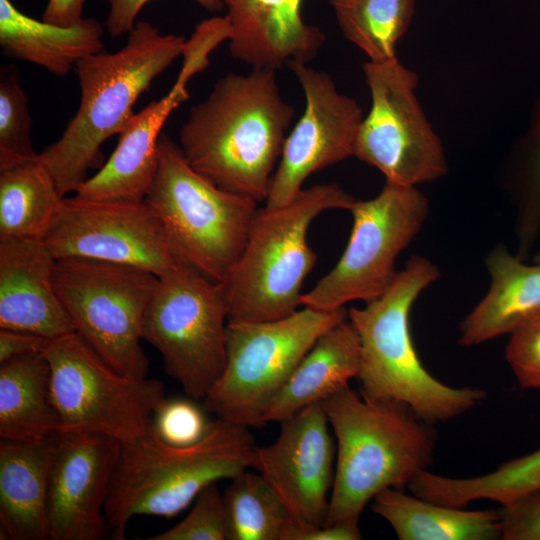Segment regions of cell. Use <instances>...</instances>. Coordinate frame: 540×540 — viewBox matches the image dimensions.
Listing matches in <instances>:
<instances>
[{"label": "cell", "instance_id": "9", "mask_svg": "<svg viewBox=\"0 0 540 540\" xmlns=\"http://www.w3.org/2000/svg\"><path fill=\"white\" fill-rule=\"evenodd\" d=\"M158 276L118 263L67 258L56 262L54 283L74 332L118 373L146 378L143 323Z\"/></svg>", "mask_w": 540, "mask_h": 540}, {"label": "cell", "instance_id": "20", "mask_svg": "<svg viewBox=\"0 0 540 540\" xmlns=\"http://www.w3.org/2000/svg\"><path fill=\"white\" fill-rule=\"evenodd\" d=\"M230 24L231 56L253 69L275 71L290 62L308 63L325 35L306 24L302 0H223Z\"/></svg>", "mask_w": 540, "mask_h": 540}, {"label": "cell", "instance_id": "16", "mask_svg": "<svg viewBox=\"0 0 540 540\" xmlns=\"http://www.w3.org/2000/svg\"><path fill=\"white\" fill-rule=\"evenodd\" d=\"M298 79L305 110L287 135L271 180L267 207L291 202L316 171L354 156L363 111L356 99L338 91L332 77L306 63L287 65Z\"/></svg>", "mask_w": 540, "mask_h": 540}, {"label": "cell", "instance_id": "34", "mask_svg": "<svg viewBox=\"0 0 540 540\" xmlns=\"http://www.w3.org/2000/svg\"><path fill=\"white\" fill-rule=\"evenodd\" d=\"M195 400L167 399L152 417L151 427L159 438L172 446L186 447L199 442L207 433L211 421Z\"/></svg>", "mask_w": 540, "mask_h": 540}, {"label": "cell", "instance_id": "15", "mask_svg": "<svg viewBox=\"0 0 540 540\" xmlns=\"http://www.w3.org/2000/svg\"><path fill=\"white\" fill-rule=\"evenodd\" d=\"M221 17L202 21L186 41L183 65L170 91L135 113L119 134L118 144L100 170L87 178L75 195L90 200L144 201L158 167V140L169 115L189 99L191 77L209 64V54L228 39Z\"/></svg>", "mask_w": 540, "mask_h": 540}, {"label": "cell", "instance_id": "31", "mask_svg": "<svg viewBox=\"0 0 540 540\" xmlns=\"http://www.w3.org/2000/svg\"><path fill=\"white\" fill-rule=\"evenodd\" d=\"M229 540H283L292 518L259 473L248 469L230 479L223 495Z\"/></svg>", "mask_w": 540, "mask_h": 540}, {"label": "cell", "instance_id": "22", "mask_svg": "<svg viewBox=\"0 0 540 540\" xmlns=\"http://www.w3.org/2000/svg\"><path fill=\"white\" fill-rule=\"evenodd\" d=\"M485 266L489 290L459 323L458 342L464 347L510 334L540 311V263L528 264L498 243L487 253Z\"/></svg>", "mask_w": 540, "mask_h": 540}, {"label": "cell", "instance_id": "13", "mask_svg": "<svg viewBox=\"0 0 540 540\" xmlns=\"http://www.w3.org/2000/svg\"><path fill=\"white\" fill-rule=\"evenodd\" d=\"M362 68L371 106L360 123L354 156L401 186L446 176L443 144L417 98L418 75L397 58L366 61Z\"/></svg>", "mask_w": 540, "mask_h": 540}, {"label": "cell", "instance_id": "2", "mask_svg": "<svg viewBox=\"0 0 540 540\" xmlns=\"http://www.w3.org/2000/svg\"><path fill=\"white\" fill-rule=\"evenodd\" d=\"M336 439V461L325 524L359 522L383 490H404L432 465L436 430L405 404L370 399L349 385L323 401Z\"/></svg>", "mask_w": 540, "mask_h": 540}, {"label": "cell", "instance_id": "24", "mask_svg": "<svg viewBox=\"0 0 540 540\" xmlns=\"http://www.w3.org/2000/svg\"><path fill=\"white\" fill-rule=\"evenodd\" d=\"M103 28L92 18L63 27L21 12L10 0H0V46L3 54L37 64L56 76H66L76 64L103 49Z\"/></svg>", "mask_w": 540, "mask_h": 540}, {"label": "cell", "instance_id": "25", "mask_svg": "<svg viewBox=\"0 0 540 540\" xmlns=\"http://www.w3.org/2000/svg\"><path fill=\"white\" fill-rule=\"evenodd\" d=\"M60 431V418L50 394V366L43 352L0 363L1 439L38 442Z\"/></svg>", "mask_w": 540, "mask_h": 540}, {"label": "cell", "instance_id": "40", "mask_svg": "<svg viewBox=\"0 0 540 540\" xmlns=\"http://www.w3.org/2000/svg\"><path fill=\"white\" fill-rule=\"evenodd\" d=\"M86 0H48L42 20L54 25L68 27L83 19Z\"/></svg>", "mask_w": 540, "mask_h": 540}, {"label": "cell", "instance_id": "28", "mask_svg": "<svg viewBox=\"0 0 540 540\" xmlns=\"http://www.w3.org/2000/svg\"><path fill=\"white\" fill-rule=\"evenodd\" d=\"M409 488L417 497L451 507L465 508L482 499L503 506L540 489V448L478 477L451 478L422 470Z\"/></svg>", "mask_w": 540, "mask_h": 540}, {"label": "cell", "instance_id": "1", "mask_svg": "<svg viewBox=\"0 0 540 540\" xmlns=\"http://www.w3.org/2000/svg\"><path fill=\"white\" fill-rule=\"evenodd\" d=\"M294 116L275 71L228 73L190 109L179 146L189 164L218 187L263 201Z\"/></svg>", "mask_w": 540, "mask_h": 540}, {"label": "cell", "instance_id": "23", "mask_svg": "<svg viewBox=\"0 0 540 540\" xmlns=\"http://www.w3.org/2000/svg\"><path fill=\"white\" fill-rule=\"evenodd\" d=\"M360 366L359 335L348 317L324 332L268 404L264 423L281 422L349 385Z\"/></svg>", "mask_w": 540, "mask_h": 540}, {"label": "cell", "instance_id": "33", "mask_svg": "<svg viewBox=\"0 0 540 540\" xmlns=\"http://www.w3.org/2000/svg\"><path fill=\"white\" fill-rule=\"evenodd\" d=\"M146 540H229L225 501L216 483L198 494L182 521Z\"/></svg>", "mask_w": 540, "mask_h": 540}, {"label": "cell", "instance_id": "35", "mask_svg": "<svg viewBox=\"0 0 540 540\" xmlns=\"http://www.w3.org/2000/svg\"><path fill=\"white\" fill-rule=\"evenodd\" d=\"M509 335L505 359L519 387L540 389V311Z\"/></svg>", "mask_w": 540, "mask_h": 540}, {"label": "cell", "instance_id": "36", "mask_svg": "<svg viewBox=\"0 0 540 540\" xmlns=\"http://www.w3.org/2000/svg\"><path fill=\"white\" fill-rule=\"evenodd\" d=\"M503 540H540V489L499 508Z\"/></svg>", "mask_w": 540, "mask_h": 540}, {"label": "cell", "instance_id": "10", "mask_svg": "<svg viewBox=\"0 0 540 540\" xmlns=\"http://www.w3.org/2000/svg\"><path fill=\"white\" fill-rule=\"evenodd\" d=\"M227 322L219 284L181 261L158 276L142 338L159 351L186 395L202 401L226 366Z\"/></svg>", "mask_w": 540, "mask_h": 540}, {"label": "cell", "instance_id": "18", "mask_svg": "<svg viewBox=\"0 0 540 540\" xmlns=\"http://www.w3.org/2000/svg\"><path fill=\"white\" fill-rule=\"evenodd\" d=\"M120 447L100 434L59 433L49 476V540L110 536L104 507Z\"/></svg>", "mask_w": 540, "mask_h": 540}, {"label": "cell", "instance_id": "3", "mask_svg": "<svg viewBox=\"0 0 540 540\" xmlns=\"http://www.w3.org/2000/svg\"><path fill=\"white\" fill-rule=\"evenodd\" d=\"M128 34L120 50L101 51L76 64L78 110L61 137L38 153L63 197L76 192L88 171L101 165L102 144L124 130L139 96L186 44L184 37L161 34L145 21L136 22Z\"/></svg>", "mask_w": 540, "mask_h": 540}, {"label": "cell", "instance_id": "14", "mask_svg": "<svg viewBox=\"0 0 540 540\" xmlns=\"http://www.w3.org/2000/svg\"><path fill=\"white\" fill-rule=\"evenodd\" d=\"M53 256L129 265L160 276L183 261L146 201L64 198L43 239Z\"/></svg>", "mask_w": 540, "mask_h": 540}, {"label": "cell", "instance_id": "5", "mask_svg": "<svg viewBox=\"0 0 540 540\" xmlns=\"http://www.w3.org/2000/svg\"><path fill=\"white\" fill-rule=\"evenodd\" d=\"M255 448L248 427L219 418L186 447L163 442L151 425L122 442L104 507L111 538L125 539L135 516L175 517L208 485L251 468Z\"/></svg>", "mask_w": 540, "mask_h": 540}, {"label": "cell", "instance_id": "21", "mask_svg": "<svg viewBox=\"0 0 540 540\" xmlns=\"http://www.w3.org/2000/svg\"><path fill=\"white\" fill-rule=\"evenodd\" d=\"M58 435L38 442L0 440L1 539H49V476Z\"/></svg>", "mask_w": 540, "mask_h": 540}, {"label": "cell", "instance_id": "11", "mask_svg": "<svg viewBox=\"0 0 540 540\" xmlns=\"http://www.w3.org/2000/svg\"><path fill=\"white\" fill-rule=\"evenodd\" d=\"M50 366V394L61 432H85L119 442L143 435L166 400L157 379L122 375L73 332L42 350Z\"/></svg>", "mask_w": 540, "mask_h": 540}, {"label": "cell", "instance_id": "12", "mask_svg": "<svg viewBox=\"0 0 540 540\" xmlns=\"http://www.w3.org/2000/svg\"><path fill=\"white\" fill-rule=\"evenodd\" d=\"M349 211L353 227L347 246L334 268L301 297V305L336 310L382 296L399 271L398 256L420 233L429 201L417 187L386 182L372 199L358 200Z\"/></svg>", "mask_w": 540, "mask_h": 540}, {"label": "cell", "instance_id": "39", "mask_svg": "<svg viewBox=\"0 0 540 540\" xmlns=\"http://www.w3.org/2000/svg\"><path fill=\"white\" fill-rule=\"evenodd\" d=\"M48 341L32 333L0 329V363L20 355L42 351Z\"/></svg>", "mask_w": 540, "mask_h": 540}, {"label": "cell", "instance_id": "8", "mask_svg": "<svg viewBox=\"0 0 540 540\" xmlns=\"http://www.w3.org/2000/svg\"><path fill=\"white\" fill-rule=\"evenodd\" d=\"M347 318L345 308L304 307L275 320L227 322L226 366L202 400L205 411L260 427L264 412L317 339Z\"/></svg>", "mask_w": 540, "mask_h": 540}, {"label": "cell", "instance_id": "4", "mask_svg": "<svg viewBox=\"0 0 540 540\" xmlns=\"http://www.w3.org/2000/svg\"><path fill=\"white\" fill-rule=\"evenodd\" d=\"M440 276L436 264L414 255L382 296L347 311L360 340L359 393L405 404L432 425L461 416L487 397L483 389L453 387L436 379L414 347L409 323L412 306Z\"/></svg>", "mask_w": 540, "mask_h": 540}, {"label": "cell", "instance_id": "41", "mask_svg": "<svg viewBox=\"0 0 540 540\" xmlns=\"http://www.w3.org/2000/svg\"><path fill=\"white\" fill-rule=\"evenodd\" d=\"M533 262L540 263V247L538 248V250L535 252L533 256Z\"/></svg>", "mask_w": 540, "mask_h": 540}, {"label": "cell", "instance_id": "27", "mask_svg": "<svg viewBox=\"0 0 540 540\" xmlns=\"http://www.w3.org/2000/svg\"><path fill=\"white\" fill-rule=\"evenodd\" d=\"M64 198L38 156L0 169V239L43 240Z\"/></svg>", "mask_w": 540, "mask_h": 540}, {"label": "cell", "instance_id": "38", "mask_svg": "<svg viewBox=\"0 0 540 540\" xmlns=\"http://www.w3.org/2000/svg\"><path fill=\"white\" fill-rule=\"evenodd\" d=\"M361 532L357 523L337 522L324 524L317 529L300 530L294 523L286 531L283 540H359Z\"/></svg>", "mask_w": 540, "mask_h": 540}, {"label": "cell", "instance_id": "19", "mask_svg": "<svg viewBox=\"0 0 540 540\" xmlns=\"http://www.w3.org/2000/svg\"><path fill=\"white\" fill-rule=\"evenodd\" d=\"M56 262L43 240L0 239V329L48 340L74 332L55 288Z\"/></svg>", "mask_w": 540, "mask_h": 540}, {"label": "cell", "instance_id": "26", "mask_svg": "<svg viewBox=\"0 0 540 540\" xmlns=\"http://www.w3.org/2000/svg\"><path fill=\"white\" fill-rule=\"evenodd\" d=\"M372 511L385 519L400 540H497L502 538L499 509L468 511L389 488L377 494Z\"/></svg>", "mask_w": 540, "mask_h": 540}, {"label": "cell", "instance_id": "6", "mask_svg": "<svg viewBox=\"0 0 540 540\" xmlns=\"http://www.w3.org/2000/svg\"><path fill=\"white\" fill-rule=\"evenodd\" d=\"M355 200L329 183L302 189L283 206L258 208L240 256L218 283L228 322L269 321L297 311L317 260L307 242L309 226L324 211H349Z\"/></svg>", "mask_w": 540, "mask_h": 540}, {"label": "cell", "instance_id": "37", "mask_svg": "<svg viewBox=\"0 0 540 540\" xmlns=\"http://www.w3.org/2000/svg\"><path fill=\"white\" fill-rule=\"evenodd\" d=\"M109 13L105 21L107 31L112 38L129 33L135 26L136 18L150 0H108ZM210 12L225 9L223 0H194Z\"/></svg>", "mask_w": 540, "mask_h": 540}, {"label": "cell", "instance_id": "17", "mask_svg": "<svg viewBox=\"0 0 540 540\" xmlns=\"http://www.w3.org/2000/svg\"><path fill=\"white\" fill-rule=\"evenodd\" d=\"M280 424L275 442L256 446L251 468L280 498L298 529H317L327 519L336 461L323 401Z\"/></svg>", "mask_w": 540, "mask_h": 540}, {"label": "cell", "instance_id": "7", "mask_svg": "<svg viewBox=\"0 0 540 540\" xmlns=\"http://www.w3.org/2000/svg\"><path fill=\"white\" fill-rule=\"evenodd\" d=\"M179 257L219 283L240 256L257 201L224 190L197 172L163 134L158 167L145 198Z\"/></svg>", "mask_w": 540, "mask_h": 540}, {"label": "cell", "instance_id": "32", "mask_svg": "<svg viewBox=\"0 0 540 540\" xmlns=\"http://www.w3.org/2000/svg\"><path fill=\"white\" fill-rule=\"evenodd\" d=\"M31 125L28 98L16 67L4 66L0 77V169L37 158Z\"/></svg>", "mask_w": 540, "mask_h": 540}, {"label": "cell", "instance_id": "30", "mask_svg": "<svg viewBox=\"0 0 540 540\" xmlns=\"http://www.w3.org/2000/svg\"><path fill=\"white\" fill-rule=\"evenodd\" d=\"M343 36L371 62L396 57L395 47L408 30L416 0H330Z\"/></svg>", "mask_w": 540, "mask_h": 540}, {"label": "cell", "instance_id": "29", "mask_svg": "<svg viewBox=\"0 0 540 540\" xmlns=\"http://www.w3.org/2000/svg\"><path fill=\"white\" fill-rule=\"evenodd\" d=\"M499 182L515 209V254L527 261L540 233V96L527 128L501 164Z\"/></svg>", "mask_w": 540, "mask_h": 540}]
</instances>
